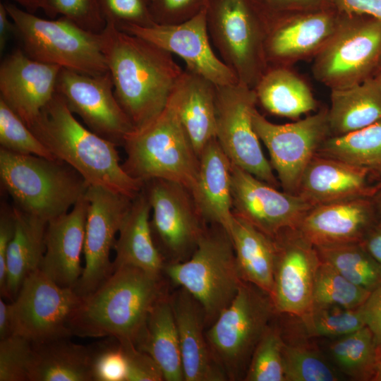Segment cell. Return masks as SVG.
I'll use <instances>...</instances> for the list:
<instances>
[{
	"label": "cell",
	"instance_id": "6da1fadb",
	"mask_svg": "<svg viewBox=\"0 0 381 381\" xmlns=\"http://www.w3.org/2000/svg\"><path fill=\"white\" fill-rule=\"evenodd\" d=\"M101 35L115 97L140 129L164 110L183 70L170 52L112 24Z\"/></svg>",
	"mask_w": 381,
	"mask_h": 381
},
{
	"label": "cell",
	"instance_id": "7a4b0ae2",
	"mask_svg": "<svg viewBox=\"0 0 381 381\" xmlns=\"http://www.w3.org/2000/svg\"><path fill=\"white\" fill-rule=\"evenodd\" d=\"M162 277L133 266L114 269L83 297L69 322L72 335L114 337L135 346L152 308L167 294Z\"/></svg>",
	"mask_w": 381,
	"mask_h": 381
},
{
	"label": "cell",
	"instance_id": "3957f363",
	"mask_svg": "<svg viewBox=\"0 0 381 381\" xmlns=\"http://www.w3.org/2000/svg\"><path fill=\"white\" fill-rule=\"evenodd\" d=\"M58 159L75 169L88 186H100L134 198L144 182L120 164L118 146L83 126L56 92L28 126Z\"/></svg>",
	"mask_w": 381,
	"mask_h": 381
},
{
	"label": "cell",
	"instance_id": "277c9868",
	"mask_svg": "<svg viewBox=\"0 0 381 381\" xmlns=\"http://www.w3.org/2000/svg\"><path fill=\"white\" fill-rule=\"evenodd\" d=\"M123 146L126 158L122 167L132 177L144 183L155 179L168 180L190 191L193 187L199 157L180 119L176 86L161 114L128 134Z\"/></svg>",
	"mask_w": 381,
	"mask_h": 381
},
{
	"label": "cell",
	"instance_id": "5b68a950",
	"mask_svg": "<svg viewBox=\"0 0 381 381\" xmlns=\"http://www.w3.org/2000/svg\"><path fill=\"white\" fill-rule=\"evenodd\" d=\"M0 179L15 207L47 222L68 212L83 198L89 186L64 162L2 147Z\"/></svg>",
	"mask_w": 381,
	"mask_h": 381
},
{
	"label": "cell",
	"instance_id": "8992f818",
	"mask_svg": "<svg viewBox=\"0 0 381 381\" xmlns=\"http://www.w3.org/2000/svg\"><path fill=\"white\" fill-rule=\"evenodd\" d=\"M206 226L184 261L166 263L163 272L202 306L212 324L235 297L242 282L229 234L218 224Z\"/></svg>",
	"mask_w": 381,
	"mask_h": 381
},
{
	"label": "cell",
	"instance_id": "52a82bcc",
	"mask_svg": "<svg viewBox=\"0 0 381 381\" xmlns=\"http://www.w3.org/2000/svg\"><path fill=\"white\" fill-rule=\"evenodd\" d=\"M4 4L22 49L31 59L92 75L109 71L101 32L87 31L62 16L44 19L13 4Z\"/></svg>",
	"mask_w": 381,
	"mask_h": 381
},
{
	"label": "cell",
	"instance_id": "ba28073f",
	"mask_svg": "<svg viewBox=\"0 0 381 381\" xmlns=\"http://www.w3.org/2000/svg\"><path fill=\"white\" fill-rule=\"evenodd\" d=\"M206 17L222 61L239 83L254 89L268 68L266 18L252 0H209Z\"/></svg>",
	"mask_w": 381,
	"mask_h": 381
},
{
	"label": "cell",
	"instance_id": "9c48e42d",
	"mask_svg": "<svg viewBox=\"0 0 381 381\" xmlns=\"http://www.w3.org/2000/svg\"><path fill=\"white\" fill-rule=\"evenodd\" d=\"M276 312L270 294L242 280L234 299L205 332L228 380L245 377L253 353Z\"/></svg>",
	"mask_w": 381,
	"mask_h": 381
},
{
	"label": "cell",
	"instance_id": "30bf717a",
	"mask_svg": "<svg viewBox=\"0 0 381 381\" xmlns=\"http://www.w3.org/2000/svg\"><path fill=\"white\" fill-rule=\"evenodd\" d=\"M313 59L314 78L330 90L373 78L381 64V20L343 15L334 36Z\"/></svg>",
	"mask_w": 381,
	"mask_h": 381
},
{
	"label": "cell",
	"instance_id": "8fae6325",
	"mask_svg": "<svg viewBox=\"0 0 381 381\" xmlns=\"http://www.w3.org/2000/svg\"><path fill=\"white\" fill-rule=\"evenodd\" d=\"M253 128L268 150L270 164L283 190L297 195L302 175L331 136L328 108H321L303 119L285 124L268 121L255 108L252 114Z\"/></svg>",
	"mask_w": 381,
	"mask_h": 381
},
{
	"label": "cell",
	"instance_id": "7c38bea8",
	"mask_svg": "<svg viewBox=\"0 0 381 381\" xmlns=\"http://www.w3.org/2000/svg\"><path fill=\"white\" fill-rule=\"evenodd\" d=\"M83 297L62 287L42 270L30 273L11 303L12 334L32 343L72 336L71 318Z\"/></svg>",
	"mask_w": 381,
	"mask_h": 381
},
{
	"label": "cell",
	"instance_id": "4fadbf2b",
	"mask_svg": "<svg viewBox=\"0 0 381 381\" xmlns=\"http://www.w3.org/2000/svg\"><path fill=\"white\" fill-rule=\"evenodd\" d=\"M257 104L253 88L239 82L217 85L216 139L232 164L278 188L280 183L253 128Z\"/></svg>",
	"mask_w": 381,
	"mask_h": 381
},
{
	"label": "cell",
	"instance_id": "5bb4252c",
	"mask_svg": "<svg viewBox=\"0 0 381 381\" xmlns=\"http://www.w3.org/2000/svg\"><path fill=\"white\" fill-rule=\"evenodd\" d=\"M143 189L151 207L153 237L165 264L188 259L207 226L190 190L159 179L145 182Z\"/></svg>",
	"mask_w": 381,
	"mask_h": 381
},
{
	"label": "cell",
	"instance_id": "9a60e30c",
	"mask_svg": "<svg viewBox=\"0 0 381 381\" xmlns=\"http://www.w3.org/2000/svg\"><path fill=\"white\" fill-rule=\"evenodd\" d=\"M83 255L85 265L75 291L82 297L97 289L112 273L110 252L132 198L89 186Z\"/></svg>",
	"mask_w": 381,
	"mask_h": 381
},
{
	"label": "cell",
	"instance_id": "2e32d148",
	"mask_svg": "<svg viewBox=\"0 0 381 381\" xmlns=\"http://www.w3.org/2000/svg\"><path fill=\"white\" fill-rule=\"evenodd\" d=\"M56 92L90 130L118 146L135 130L115 97L109 71L92 75L62 68Z\"/></svg>",
	"mask_w": 381,
	"mask_h": 381
},
{
	"label": "cell",
	"instance_id": "e0dca14e",
	"mask_svg": "<svg viewBox=\"0 0 381 381\" xmlns=\"http://www.w3.org/2000/svg\"><path fill=\"white\" fill-rule=\"evenodd\" d=\"M273 239L276 258L270 296L277 312L303 320L313 308L314 281L320 262L317 248L298 229L282 231Z\"/></svg>",
	"mask_w": 381,
	"mask_h": 381
},
{
	"label": "cell",
	"instance_id": "ac0fdd59",
	"mask_svg": "<svg viewBox=\"0 0 381 381\" xmlns=\"http://www.w3.org/2000/svg\"><path fill=\"white\" fill-rule=\"evenodd\" d=\"M231 193L233 212L272 238L297 229L313 207L298 195L280 191L232 164Z\"/></svg>",
	"mask_w": 381,
	"mask_h": 381
},
{
	"label": "cell",
	"instance_id": "d6986e66",
	"mask_svg": "<svg viewBox=\"0 0 381 381\" xmlns=\"http://www.w3.org/2000/svg\"><path fill=\"white\" fill-rule=\"evenodd\" d=\"M119 30L135 35L179 56L186 68L217 85L238 82L234 72L219 59L210 43L206 8L184 22L151 27L124 25Z\"/></svg>",
	"mask_w": 381,
	"mask_h": 381
},
{
	"label": "cell",
	"instance_id": "ffe728a7",
	"mask_svg": "<svg viewBox=\"0 0 381 381\" xmlns=\"http://www.w3.org/2000/svg\"><path fill=\"white\" fill-rule=\"evenodd\" d=\"M342 16L321 10L269 18L265 42L268 66L290 67L297 61L314 58L334 36Z\"/></svg>",
	"mask_w": 381,
	"mask_h": 381
},
{
	"label": "cell",
	"instance_id": "44dd1931",
	"mask_svg": "<svg viewBox=\"0 0 381 381\" xmlns=\"http://www.w3.org/2000/svg\"><path fill=\"white\" fill-rule=\"evenodd\" d=\"M61 68L16 49L0 64V99L30 126L56 94Z\"/></svg>",
	"mask_w": 381,
	"mask_h": 381
},
{
	"label": "cell",
	"instance_id": "7402d4cb",
	"mask_svg": "<svg viewBox=\"0 0 381 381\" xmlns=\"http://www.w3.org/2000/svg\"><path fill=\"white\" fill-rule=\"evenodd\" d=\"M377 224L371 198H361L312 207L298 226L315 248L361 243Z\"/></svg>",
	"mask_w": 381,
	"mask_h": 381
},
{
	"label": "cell",
	"instance_id": "603a6c76",
	"mask_svg": "<svg viewBox=\"0 0 381 381\" xmlns=\"http://www.w3.org/2000/svg\"><path fill=\"white\" fill-rule=\"evenodd\" d=\"M381 181L367 169L317 154L304 171L297 195L313 207L371 198Z\"/></svg>",
	"mask_w": 381,
	"mask_h": 381
},
{
	"label": "cell",
	"instance_id": "cb8c5ba5",
	"mask_svg": "<svg viewBox=\"0 0 381 381\" xmlns=\"http://www.w3.org/2000/svg\"><path fill=\"white\" fill-rule=\"evenodd\" d=\"M87 210L84 195L68 212L47 222L40 269L62 287L75 289L83 272Z\"/></svg>",
	"mask_w": 381,
	"mask_h": 381
},
{
	"label": "cell",
	"instance_id": "d4e9b609",
	"mask_svg": "<svg viewBox=\"0 0 381 381\" xmlns=\"http://www.w3.org/2000/svg\"><path fill=\"white\" fill-rule=\"evenodd\" d=\"M170 300L179 333L184 381L227 380L208 345L202 306L183 288Z\"/></svg>",
	"mask_w": 381,
	"mask_h": 381
},
{
	"label": "cell",
	"instance_id": "484cf974",
	"mask_svg": "<svg viewBox=\"0 0 381 381\" xmlns=\"http://www.w3.org/2000/svg\"><path fill=\"white\" fill-rule=\"evenodd\" d=\"M190 193L205 222L218 224L229 234L234 215L231 162L216 138L199 157L198 176Z\"/></svg>",
	"mask_w": 381,
	"mask_h": 381
},
{
	"label": "cell",
	"instance_id": "4316f807",
	"mask_svg": "<svg viewBox=\"0 0 381 381\" xmlns=\"http://www.w3.org/2000/svg\"><path fill=\"white\" fill-rule=\"evenodd\" d=\"M151 207L143 190L132 200L114 246L113 270L133 266L155 274H162L165 260L156 246L151 227Z\"/></svg>",
	"mask_w": 381,
	"mask_h": 381
},
{
	"label": "cell",
	"instance_id": "83f0119b",
	"mask_svg": "<svg viewBox=\"0 0 381 381\" xmlns=\"http://www.w3.org/2000/svg\"><path fill=\"white\" fill-rule=\"evenodd\" d=\"M176 90L180 119L199 157L207 144L216 138L217 85L186 68Z\"/></svg>",
	"mask_w": 381,
	"mask_h": 381
},
{
	"label": "cell",
	"instance_id": "f1b7e54d",
	"mask_svg": "<svg viewBox=\"0 0 381 381\" xmlns=\"http://www.w3.org/2000/svg\"><path fill=\"white\" fill-rule=\"evenodd\" d=\"M14 231L6 255V297L13 301L25 279L40 268L47 222L13 207ZM4 298V299H5Z\"/></svg>",
	"mask_w": 381,
	"mask_h": 381
},
{
	"label": "cell",
	"instance_id": "f546056e",
	"mask_svg": "<svg viewBox=\"0 0 381 381\" xmlns=\"http://www.w3.org/2000/svg\"><path fill=\"white\" fill-rule=\"evenodd\" d=\"M229 235L241 279L271 296L276 258L273 238L234 213Z\"/></svg>",
	"mask_w": 381,
	"mask_h": 381
},
{
	"label": "cell",
	"instance_id": "4dcf8cb0",
	"mask_svg": "<svg viewBox=\"0 0 381 381\" xmlns=\"http://www.w3.org/2000/svg\"><path fill=\"white\" fill-rule=\"evenodd\" d=\"M69 338L32 343L29 381H93L92 346Z\"/></svg>",
	"mask_w": 381,
	"mask_h": 381
},
{
	"label": "cell",
	"instance_id": "1f68e13d",
	"mask_svg": "<svg viewBox=\"0 0 381 381\" xmlns=\"http://www.w3.org/2000/svg\"><path fill=\"white\" fill-rule=\"evenodd\" d=\"M135 346L155 361L164 380H184L179 333L168 294L152 308Z\"/></svg>",
	"mask_w": 381,
	"mask_h": 381
},
{
	"label": "cell",
	"instance_id": "d6a6232c",
	"mask_svg": "<svg viewBox=\"0 0 381 381\" xmlns=\"http://www.w3.org/2000/svg\"><path fill=\"white\" fill-rule=\"evenodd\" d=\"M254 90L258 102L278 116L297 119L318 107L310 87L289 66H269Z\"/></svg>",
	"mask_w": 381,
	"mask_h": 381
},
{
	"label": "cell",
	"instance_id": "836d02e7",
	"mask_svg": "<svg viewBox=\"0 0 381 381\" xmlns=\"http://www.w3.org/2000/svg\"><path fill=\"white\" fill-rule=\"evenodd\" d=\"M330 91L328 121L331 136L348 134L381 122V90L373 78Z\"/></svg>",
	"mask_w": 381,
	"mask_h": 381
},
{
	"label": "cell",
	"instance_id": "e575fe53",
	"mask_svg": "<svg viewBox=\"0 0 381 381\" xmlns=\"http://www.w3.org/2000/svg\"><path fill=\"white\" fill-rule=\"evenodd\" d=\"M318 154L367 169L381 181V122L348 134L330 136Z\"/></svg>",
	"mask_w": 381,
	"mask_h": 381
},
{
	"label": "cell",
	"instance_id": "d590c367",
	"mask_svg": "<svg viewBox=\"0 0 381 381\" xmlns=\"http://www.w3.org/2000/svg\"><path fill=\"white\" fill-rule=\"evenodd\" d=\"M321 261L370 291L381 284V266L361 243L316 248Z\"/></svg>",
	"mask_w": 381,
	"mask_h": 381
},
{
	"label": "cell",
	"instance_id": "8d00e7d4",
	"mask_svg": "<svg viewBox=\"0 0 381 381\" xmlns=\"http://www.w3.org/2000/svg\"><path fill=\"white\" fill-rule=\"evenodd\" d=\"M340 368L356 380L372 377L377 359L374 336L367 326L342 337L330 347Z\"/></svg>",
	"mask_w": 381,
	"mask_h": 381
},
{
	"label": "cell",
	"instance_id": "74e56055",
	"mask_svg": "<svg viewBox=\"0 0 381 381\" xmlns=\"http://www.w3.org/2000/svg\"><path fill=\"white\" fill-rule=\"evenodd\" d=\"M370 293L320 260L314 281L313 307L356 309L365 302Z\"/></svg>",
	"mask_w": 381,
	"mask_h": 381
},
{
	"label": "cell",
	"instance_id": "f35d334b",
	"mask_svg": "<svg viewBox=\"0 0 381 381\" xmlns=\"http://www.w3.org/2000/svg\"><path fill=\"white\" fill-rule=\"evenodd\" d=\"M284 342L279 329L270 325L253 353L244 380L286 381Z\"/></svg>",
	"mask_w": 381,
	"mask_h": 381
},
{
	"label": "cell",
	"instance_id": "ab89813d",
	"mask_svg": "<svg viewBox=\"0 0 381 381\" xmlns=\"http://www.w3.org/2000/svg\"><path fill=\"white\" fill-rule=\"evenodd\" d=\"M0 145V147L10 152L58 160L22 119L1 99Z\"/></svg>",
	"mask_w": 381,
	"mask_h": 381
},
{
	"label": "cell",
	"instance_id": "60d3db41",
	"mask_svg": "<svg viewBox=\"0 0 381 381\" xmlns=\"http://www.w3.org/2000/svg\"><path fill=\"white\" fill-rule=\"evenodd\" d=\"M302 320L308 333L314 336L344 337L366 326L358 308L337 306H314Z\"/></svg>",
	"mask_w": 381,
	"mask_h": 381
},
{
	"label": "cell",
	"instance_id": "b9f144b4",
	"mask_svg": "<svg viewBox=\"0 0 381 381\" xmlns=\"http://www.w3.org/2000/svg\"><path fill=\"white\" fill-rule=\"evenodd\" d=\"M286 381H336L334 371L319 356L299 345L283 347Z\"/></svg>",
	"mask_w": 381,
	"mask_h": 381
},
{
	"label": "cell",
	"instance_id": "7bdbcfd3",
	"mask_svg": "<svg viewBox=\"0 0 381 381\" xmlns=\"http://www.w3.org/2000/svg\"><path fill=\"white\" fill-rule=\"evenodd\" d=\"M32 359L31 341L16 334L0 339V381H29Z\"/></svg>",
	"mask_w": 381,
	"mask_h": 381
},
{
	"label": "cell",
	"instance_id": "ee69618b",
	"mask_svg": "<svg viewBox=\"0 0 381 381\" xmlns=\"http://www.w3.org/2000/svg\"><path fill=\"white\" fill-rule=\"evenodd\" d=\"M44 12L50 18L59 14L79 27L95 33L102 32L107 25L98 0H47Z\"/></svg>",
	"mask_w": 381,
	"mask_h": 381
},
{
	"label": "cell",
	"instance_id": "f6af8a7d",
	"mask_svg": "<svg viewBox=\"0 0 381 381\" xmlns=\"http://www.w3.org/2000/svg\"><path fill=\"white\" fill-rule=\"evenodd\" d=\"M92 346L93 381H126L127 361L115 338Z\"/></svg>",
	"mask_w": 381,
	"mask_h": 381
},
{
	"label": "cell",
	"instance_id": "bcb514c9",
	"mask_svg": "<svg viewBox=\"0 0 381 381\" xmlns=\"http://www.w3.org/2000/svg\"><path fill=\"white\" fill-rule=\"evenodd\" d=\"M106 23L118 29L124 25L151 27L156 25L147 0H98Z\"/></svg>",
	"mask_w": 381,
	"mask_h": 381
},
{
	"label": "cell",
	"instance_id": "7dc6e473",
	"mask_svg": "<svg viewBox=\"0 0 381 381\" xmlns=\"http://www.w3.org/2000/svg\"><path fill=\"white\" fill-rule=\"evenodd\" d=\"M209 0H147L156 24L175 25L189 20L207 7Z\"/></svg>",
	"mask_w": 381,
	"mask_h": 381
},
{
	"label": "cell",
	"instance_id": "c3c4849f",
	"mask_svg": "<svg viewBox=\"0 0 381 381\" xmlns=\"http://www.w3.org/2000/svg\"><path fill=\"white\" fill-rule=\"evenodd\" d=\"M119 342L127 361L126 381L164 380L160 368L147 353L138 349L133 343Z\"/></svg>",
	"mask_w": 381,
	"mask_h": 381
},
{
	"label": "cell",
	"instance_id": "681fc988",
	"mask_svg": "<svg viewBox=\"0 0 381 381\" xmlns=\"http://www.w3.org/2000/svg\"><path fill=\"white\" fill-rule=\"evenodd\" d=\"M14 231L13 208L2 207L0 215V294L6 297V255Z\"/></svg>",
	"mask_w": 381,
	"mask_h": 381
},
{
	"label": "cell",
	"instance_id": "f907efd6",
	"mask_svg": "<svg viewBox=\"0 0 381 381\" xmlns=\"http://www.w3.org/2000/svg\"><path fill=\"white\" fill-rule=\"evenodd\" d=\"M365 325L373 334L377 347L381 345V284L370 291L358 308Z\"/></svg>",
	"mask_w": 381,
	"mask_h": 381
},
{
	"label": "cell",
	"instance_id": "816d5d0a",
	"mask_svg": "<svg viewBox=\"0 0 381 381\" xmlns=\"http://www.w3.org/2000/svg\"><path fill=\"white\" fill-rule=\"evenodd\" d=\"M336 10L346 16L365 15L381 20V0H332Z\"/></svg>",
	"mask_w": 381,
	"mask_h": 381
},
{
	"label": "cell",
	"instance_id": "f5cc1de1",
	"mask_svg": "<svg viewBox=\"0 0 381 381\" xmlns=\"http://www.w3.org/2000/svg\"><path fill=\"white\" fill-rule=\"evenodd\" d=\"M267 20L282 14L283 10L291 6L308 7L318 6L320 0H252Z\"/></svg>",
	"mask_w": 381,
	"mask_h": 381
},
{
	"label": "cell",
	"instance_id": "db71d44e",
	"mask_svg": "<svg viewBox=\"0 0 381 381\" xmlns=\"http://www.w3.org/2000/svg\"><path fill=\"white\" fill-rule=\"evenodd\" d=\"M361 243L381 266V227L377 224L373 226L365 235Z\"/></svg>",
	"mask_w": 381,
	"mask_h": 381
},
{
	"label": "cell",
	"instance_id": "11a10c76",
	"mask_svg": "<svg viewBox=\"0 0 381 381\" xmlns=\"http://www.w3.org/2000/svg\"><path fill=\"white\" fill-rule=\"evenodd\" d=\"M16 27L8 13L4 3H0V51L4 52L11 35H16Z\"/></svg>",
	"mask_w": 381,
	"mask_h": 381
},
{
	"label": "cell",
	"instance_id": "9f6ffc18",
	"mask_svg": "<svg viewBox=\"0 0 381 381\" xmlns=\"http://www.w3.org/2000/svg\"><path fill=\"white\" fill-rule=\"evenodd\" d=\"M11 303L0 298V339L12 335Z\"/></svg>",
	"mask_w": 381,
	"mask_h": 381
},
{
	"label": "cell",
	"instance_id": "6f0895ef",
	"mask_svg": "<svg viewBox=\"0 0 381 381\" xmlns=\"http://www.w3.org/2000/svg\"><path fill=\"white\" fill-rule=\"evenodd\" d=\"M20 4L24 10L29 13H35L39 9L45 11L47 8V0H13Z\"/></svg>",
	"mask_w": 381,
	"mask_h": 381
},
{
	"label": "cell",
	"instance_id": "680465c9",
	"mask_svg": "<svg viewBox=\"0 0 381 381\" xmlns=\"http://www.w3.org/2000/svg\"><path fill=\"white\" fill-rule=\"evenodd\" d=\"M371 198L376 211L377 224L381 227V183Z\"/></svg>",
	"mask_w": 381,
	"mask_h": 381
},
{
	"label": "cell",
	"instance_id": "91938a15",
	"mask_svg": "<svg viewBox=\"0 0 381 381\" xmlns=\"http://www.w3.org/2000/svg\"><path fill=\"white\" fill-rule=\"evenodd\" d=\"M371 380L375 381H381V356L377 357Z\"/></svg>",
	"mask_w": 381,
	"mask_h": 381
},
{
	"label": "cell",
	"instance_id": "94428289",
	"mask_svg": "<svg viewBox=\"0 0 381 381\" xmlns=\"http://www.w3.org/2000/svg\"><path fill=\"white\" fill-rule=\"evenodd\" d=\"M381 90V64L373 77Z\"/></svg>",
	"mask_w": 381,
	"mask_h": 381
},
{
	"label": "cell",
	"instance_id": "6125c7cd",
	"mask_svg": "<svg viewBox=\"0 0 381 381\" xmlns=\"http://www.w3.org/2000/svg\"><path fill=\"white\" fill-rule=\"evenodd\" d=\"M377 357L381 356V345L377 347Z\"/></svg>",
	"mask_w": 381,
	"mask_h": 381
}]
</instances>
